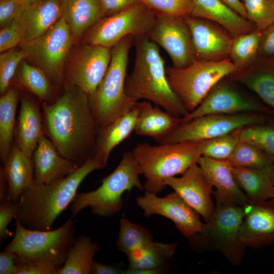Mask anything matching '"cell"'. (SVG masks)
I'll use <instances>...</instances> for the list:
<instances>
[{
	"label": "cell",
	"instance_id": "cell-35",
	"mask_svg": "<svg viewBox=\"0 0 274 274\" xmlns=\"http://www.w3.org/2000/svg\"><path fill=\"white\" fill-rule=\"evenodd\" d=\"M263 30L258 28L233 38L229 59L237 70L245 67L258 58V50Z\"/></svg>",
	"mask_w": 274,
	"mask_h": 274
},
{
	"label": "cell",
	"instance_id": "cell-6",
	"mask_svg": "<svg viewBox=\"0 0 274 274\" xmlns=\"http://www.w3.org/2000/svg\"><path fill=\"white\" fill-rule=\"evenodd\" d=\"M71 217L54 230L40 231L23 227L18 216L16 230L11 242L4 249L16 254V264L41 263L57 268L63 266L75 239V228Z\"/></svg>",
	"mask_w": 274,
	"mask_h": 274
},
{
	"label": "cell",
	"instance_id": "cell-22",
	"mask_svg": "<svg viewBox=\"0 0 274 274\" xmlns=\"http://www.w3.org/2000/svg\"><path fill=\"white\" fill-rule=\"evenodd\" d=\"M62 0H38L25 4L16 19L23 42L34 40L45 33L62 17Z\"/></svg>",
	"mask_w": 274,
	"mask_h": 274
},
{
	"label": "cell",
	"instance_id": "cell-2",
	"mask_svg": "<svg viewBox=\"0 0 274 274\" xmlns=\"http://www.w3.org/2000/svg\"><path fill=\"white\" fill-rule=\"evenodd\" d=\"M134 64L126 78V94L136 101L146 99L176 116L186 117L189 112L169 87L158 45L147 36L134 37Z\"/></svg>",
	"mask_w": 274,
	"mask_h": 274
},
{
	"label": "cell",
	"instance_id": "cell-8",
	"mask_svg": "<svg viewBox=\"0 0 274 274\" xmlns=\"http://www.w3.org/2000/svg\"><path fill=\"white\" fill-rule=\"evenodd\" d=\"M244 215V206L216 203L212 218L204 223L200 232L188 237L189 248L197 252L215 251L232 265L239 264L247 247L239 238Z\"/></svg>",
	"mask_w": 274,
	"mask_h": 274
},
{
	"label": "cell",
	"instance_id": "cell-51",
	"mask_svg": "<svg viewBox=\"0 0 274 274\" xmlns=\"http://www.w3.org/2000/svg\"><path fill=\"white\" fill-rule=\"evenodd\" d=\"M229 9L235 12L242 17L248 19L246 11L239 0H220Z\"/></svg>",
	"mask_w": 274,
	"mask_h": 274
},
{
	"label": "cell",
	"instance_id": "cell-18",
	"mask_svg": "<svg viewBox=\"0 0 274 274\" xmlns=\"http://www.w3.org/2000/svg\"><path fill=\"white\" fill-rule=\"evenodd\" d=\"M188 204L208 223L212 218L215 206L212 199L213 186L197 163L190 167L182 176L169 178L165 181Z\"/></svg>",
	"mask_w": 274,
	"mask_h": 274
},
{
	"label": "cell",
	"instance_id": "cell-55",
	"mask_svg": "<svg viewBox=\"0 0 274 274\" xmlns=\"http://www.w3.org/2000/svg\"><path fill=\"white\" fill-rule=\"evenodd\" d=\"M26 4L31 3L38 0H23Z\"/></svg>",
	"mask_w": 274,
	"mask_h": 274
},
{
	"label": "cell",
	"instance_id": "cell-24",
	"mask_svg": "<svg viewBox=\"0 0 274 274\" xmlns=\"http://www.w3.org/2000/svg\"><path fill=\"white\" fill-rule=\"evenodd\" d=\"M256 93L274 109V56L258 58L250 65L229 76Z\"/></svg>",
	"mask_w": 274,
	"mask_h": 274
},
{
	"label": "cell",
	"instance_id": "cell-36",
	"mask_svg": "<svg viewBox=\"0 0 274 274\" xmlns=\"http://www.w3.org/2000/svg\"><path fill=\"white\" fill-rule=\"evenodd\" d=\"M153 241V236L146 227L133 223L126 218L120 220L117 249L126 256Z\"/></svg>",
	"mask_w": 274,
	"mask_h": 274
},
{
	"label": "cell",
	"instance_id": "cell-54",
	"mask_svg": "<svg viewBox=\"0 0 274 274\" xmlns=\"http://www.w3.org/2000/svg\"><path fill=\"white\" fill-rule=\"evenodd\" d=\"M271 176H272V179L274 185V163L271 165Z\"/></svg>",
	"mask_w": 274,
	"mask_h": 274
},
{
	"label": "cell",
	"instance_id": "cell-46",
	"mask_svg": "<svg viewBox=\"0 0 274 274\" xmlns=\"http://www.w3.org/2000/svg\"><path fill=\"white\" fill-rule=\"evenodd\" d=\"M274 56V22L263 30L258 50V58Z\"/></svg>",
	"mask_w": 274,
	"mask_h": 274
},
{
	"label": "cell",
	"instance_id": "cell-38",
	"mask_svg": "<svg viewBox=\"0 0 274 274\" xmlns=\"http://www.w3.org/2000/svg\"><path fill=\"white\" fill-rule=\"evenodd\" d=\"M240 129L201 141L199 148L202 156L216 160H226L241 141Z\"/></svg>",
	"mask_w": 274,
	"mask_h": 274
},
{
	"label": "cell",
	"instance_id": "cell-50",
	"mask_svg": "<svg viewBox=\"0 0 274 274\" xmlns=\"http://www.w3.org/2000/svg\"><path fill=\"white\" fill-rule=\"evenodd\" d=\"M126 269L121 264H103L93 261L91 274H124Z\"/></svg>",
	"mask_w": 274,
	"mask_h": 274
},
{
	"label": "cell",
	"instance_id": "cell-34",
	"mask_svg": "<svg viewBox=\"0 0 274 274\" xmlns=\"http://www.w3.org/2000/svg\"><path fill=\"white\" fill-rule=\"evenodd\" d=\"M177 243L152 242L141 249L127 256L129 269H153L162 267L174 255Z\"/></svg>",
	"mask_w": 274,
	"mask_h": 274
},
{
	"label": "cell",
	"instance_id": "cell-9",
	"mask_svg": "<svg viewBox=\"0 0 274 274\" xmlns=\"http://www.w3.org/2000/svg\"><path fill=\"white\" fill-rule=\"evenodd\" d=\"M237 70L229 58L220 61L196 59L184 68H165L169 87L189 113L200 105L219 82Z\"/></svg>",
	"mask_w": 274,
	"mask_h": 274
},
{
	"label": "cell",
	"instance_id": "cell-37",
	"mask_svg": "<svg viewBox=\"0 0 274 274\" xmlns=\"http://www.w3.org/2000/svg\"><path fill=\"white\" fill-rule=\"evenodd\" d=\"M226 161L231 166L260 168L270 165L274 160L255 145L240 141Z\"/></svg>",
	"mask_w": 274,
	"mask_h": 274
},
{
	"label": "cell",
	"instance_id": "cell-10",
	"mask_svg": "<svg viewBox=\"0 0 274 274\" xmlns=\"http://www.w3.org/2000/svg\"><path fill=\"white\" fill-rule=\"evenodd\" d=\"M74 43L62 17L43 35L19 46L25 53V59L43 71L54 85L62 88L66 62Z\"/></svg>",
	"mask_w": 274,
	"mask_h": 274
},
{
	"label": "cell",
	"instance_id": "cell-29",
	"mask_svg": "<svg viewBox=\"0 0 274 274\" xmlns=\"http://www.w3.org/2000/svg\"><path fill=\"white\" fill-rule=\"evenodd\" d=\"M1 167L8 184V200H19L24 191L35 184L32 159L14 143L7 160Z\"/></svg>",
	"mask_w": 274,
	"mask_h": 274
},
{
	"label": "cell",
	"instance_id": "cell-20",
	"mask_svg": "<svg viewBox=\"0 0 274 274\" xmlns=\"http://www.w3.org/2000/svg\"><path fill=\"white\" fill-rule=\"evenodd\" d=\"M14 143L29 158H32L39 141L44 135L41 104L27 92H21Z\"/></svg>",
	"mask_w": 274,
	"mask_h": 274
},
{
	"label": "cell",
	"instance_id": "cell-41",
	"mask_svg": "<svg viewBox=\"0 0 274 274\" xmlns=\"http://www.w3.org/2000/svg\"><path fill=\"white\" fill-rule=\"evenodd\" d=\"M248 19L263 30L274 22V0H241Z\"/></svg>",
	"mask_w": 274,
	"mask_h": 274
},
{
	"label": "cell",
	"instance_id": "cell-11",
	"mask_svg": "<svg viewBox=\"0 0 274 274\" xmlns=\"http://www.w3.org/2000/svg\"><path fill=\"white\" fill-rule=\"evenodd\" d=\"M156 21V15L141 2L101 18L86 33L85 43L112 48L127 36H147Z\"/></svg>",
	"mask_w": 274,
	"mask_h": 274
},
{
	"label": "cell",
	"instance_id": "cell-33",
	"mask_svg": "<svg viewBox=\"0 0 274 274\" xmlns=\"http://www.w3.org/2000/svg\"><path fill=\"white\" fill-rule=\"evenodd\" d=\"M100 247L89 236L82 234L76 238L63 266L57 274H91L93 257Z\"/></svg>",
	"mask_w": 274,
	"mask_h": 274
},
{
	"label": "cell",
	"instance_id": "cell-48",
	"mask_svg": "<svg viewBox=\"0 0 274 274\" xmlns=\"http://www.w3.org/2000/svg\"><path fill=\"white\" fill-rule=\"evenodd\" d=\"M59 269L50 265L31 263L17 264L15 274H57Z\"/></svg>",
	"mask_w": 274,
	"mask_h": 274
},
{
	"label": "cell",
	"instance_id": "cell-14",
	"mask_svg": "<svg viewBox=\"0 0 274 274\" xmlns=\"http://www.w3.org/2000/svg\"><path fill=\"white\" fill-rule=\"evenodd\" d=\"M147 36L166 51L175 68L187 67L196 59L185 17L157 15L156 24Z\"/></svg>",
	"mask_w": 274,
	"mask_h": 274
},
{
	"label": "cell",
	"instance_id": "cell-45",
	"mask_svg": "<svg viewBox=\"0 0 274 274\" xmlns=\"http://www.w3.org/2000/svg\"><path fill=\"white\" fill-rule=\"evenodd\" d=\"M26 4L23 0H0V26L2 28L16 18L21 7Z\"/></svg>",
	"mask_w": 274,
	"mask_h": 274
},
{
	"label": "cell",
	"instance_id": "cell-40",
	"mask_svg": "<svg viewBox=\"0 0 274 274\" xmlns=\"http://www.w3.org/2000/svg\"><path fill=\"white\" fill-rule=\"evenodd\" d=\"M26 57L25 52L18 48L10 49L0 55V93L5 94L11 86L12 81L20 63Z\"/></svg>",
	"mask_w": 274,
	"mask_h": 274
},
{
	"label": "cell",
	"instance_id": "cell-39",
	"mask_svg": "<svg viewBox=\"0 0 274 274\" xmlns=\"http://www.w3.org/2000/svg\"><path fill=\"white\" fill-rule=\"evenodd\" d=\"M241 141L251 143L274 160V123L258 124L240 129Z\"/></svg>",
	"mask_w": 274,
	"mask_h": 274
},
{
	"label": "cell",
	"instance_id": "cell-28",
	"mask_svg": "<svg viewBox=\"0 0 274 274\" xmlns=\"http://www.w3.org/2000/svg\"><path fill=\"white\" fill-rule=\"evenodd\" d=\"M61 9L75 43L104 17L100 0H62Z\"/></svg>",
	"mask_w": 274,
	"mask_h": 274
},
{
	"label": "cell",
	"instance_id": "cell-4",
	"mask_svg": "<svg viewBox=\"0 0 274 274\" xmlns=\"http://www.w3.org/2000/svg\"><path fill=\"white\" fill-rule=\"evenodd\" d=\"M201 141L163 143L152 145L138 144L131 152L141 175L146 178L145 191L158 194L167 186L166 179L183 174L197 163L202 156Z\"/></svg>",
	"mask_w": 274,
	"mask_h": 274
},
{
	"label": "cell",
	"instance_id": "cell-26",
	"mask_svg": "<svg viewBox=\"0 0 274 274\" xmlns=\"http://www.w3.org/2000/svg\"><path fill=\"white\" fill-rule=\"evenodd\" d=\"M193 9L189 16L216 22L225 28L233 37L250 32L255 25L229 9L220 0H192Z\"/></svg>",
	"mask_w": 274,
	"mask_h": 274
},
{
	"label": "cell",
	"instance_id": "cell-19",
	"mask_svg": "<svg viewBox=\"0 0 274 274\" xmlns=\"http://www.w3.org/2000/svg\"><path fill=\"white\" fill-rule=\"evenodd\" d=\"M244 208L239 231L241 242L254 249L274 244V198L261 202L248 200Z\"/></svg>",
	"mask_w": 274,
	"mask_h": 274
},
{
	"label": "cell",
	"instance_id": "cell-52",
	"mask_svg": "<svg viewBox=\"0 0 274 274\" xmlns=\"http://www.w3.org/2000/svg\"><path fill=\"white\" fill-rule=\"evenodd\" d=\"M8 201V184L5 174L0 168V203Z\"/></svg>",
	"mask_w": 274,
	"mask_h": 274
},
{
	"label": "cell",
	"instance_id": "cell-32",
	"mask_svg": "<svg viewBox=\"0 0 274 274\" xmlns=\"http://www.w3.org/2000/svg\"><path fill=\"white\" fill-rule=\"evenodd\" d=\"M21 90L11 85L0 98V158L4 164L14 144L16 114Z\"/></svg>",
	"mask_w": 274,
	"mask_h": 274
},
{
	"label": "cell",
	"instance_id": "cell-25",
	"mask_svg": "<svg viewBox=\"0 0 274 274\" xmlns=\"http://www.w3.org/2000/svg\"><path fill=\"white\" fill-rule=\"evenodd\" d=\"M140 109L141 102L138 101L129 111L99 130L92 159L102 168L107 166L113 149L129 138L134 130Z\"/></svg>",
	"mask_w": 274,
	"mask_h": 274
},
{
	"label": "cell",
	"instance_id": "cell-23",
	"mask_svg": "<svg viewBox=\"0 0 274 274\" xmlns=\"http://www.w3.org/2000/svg\"><path fill=\"white\" fill-rule=\"evenodd\" d=\"M31 159L35 184L54 183L79 168L62 156L45 134L39 140Z\"/></svg>",
	"mask_w": 274,
	"mask_h": 274
},
{
	"label": "cell",
	"instance_id": "cell-12",
	"mask_svg": "<svg viewBox=\"0 0 274 274\" xmlns=\"http://www.w3.org/2000/svg\"><path fill=\"white\" fill-rule=\"evenodd\" d=\"M266 120L260 113L207 115L182 121L160 144L208 140Z\"/></svg>",
	"mask_w": 274,
	"mask_h": 274
},
{
	"label": "cell",
	"instance_id": "cell-43",
	"mask_svg": "<svg viewBox=\"0 0 274 274\" xmlns=\"http://www.w3.org/2000/svg\"><path fill=\"white\" fill-rule=\"evenodd\" d=\"M24 41L16 19L0 31V52L2 53L14 48Z\"/></svg>",
	"mask_w": 274,
	"mask_h": 274
},
{
	"label": "cell",
	"instance_id": "cell-5",
	"mask_svg": "<svg viewBox=\"0 0 274 274\" xmlns=\"http://www.w3.org/2000/svg\"><path fill=\"white\" fill-rule=\"evenodd\" d=\"M133 40V36H127L111 48L108 69L95 91L88 95L99 130L129 111L137 102L125 90L129 53Z\"/></svg>",
	"mask_w": 274,
	"mask_h": 274
},
{
	"label": "cell",
	"instance_id": "cell-42",
	"mask_svg": "<svg viewBox=\"0 0 274 274\" xmlns=\"http://www.w3.org/2000/svg\"><path fill=\"white\" fill-rule=\"evenodd\" d=\"M156 15L186 17L193 9L192 0H141Z\"/></svg>",
	"mask_w": 274,
	"mask_h": 274
},
{
	"label": "cell",
	"instance_id": "cell-47",
	"mask_svg": "<svg viewBox=\"0 0 274 274\" xmlns=\"http://www.w3.org/2000/svg\"><path fill=\"white\" fill-rule=\"evenodd\" d=\"M104 17L110 16L132 7L141 0H100Z\"/></svg>",
	"mask_w": 274,
	"mask_h": 274
},
{
	"label": "cell",
	"instance_id": "cell-1",
	"mask_svg": "<svg viewBox=\"0 0 274 274\" xmlns=\"http://www.w3.org/2000/svg\"><path fill=\"white\" fill-rule=\"evenodd\" d=\"M45 135L59 153L78 167L93 158L99 132L88 95L65 84L51 104H41Z\"/></svg>",
	"mask_w": 274,
	"mask_h": 274
},
{
	"label": "cell",
	"instance_id": "cell-27",
	"mask_svg": "<svg viewBox=\"0 0 274 274\" xmlns=\"http://www.w3.org/2000/svg\"><path fill=\"white\" fill-rule=\"evenodd\" d=\"M141 109L134 133L136 135L151 138L161 143L182 122L176 116L160 107L146 101H140Z\"/></svg>",
	"mask_w": 274,
	"mask_h": 274
},
{
	"label": "cell",
	"instance_id": "cell-15",
	"mask_svg": "<svg viewBox=\"0 0 274 274\" xmlns=\"http://www.w3.org/2000/svg\"><path fill=\"white\" fill-rule=\"evenodd\" d=\"M156 194L145 191L143 195L136 197V204L143 211L145 217L154 215L165 217L187 238L202 230L204 223L200 221V215L177 192L173 191L163 197Z\"/></svg>",
	"mask_w": 274,
	"mask_h": 274
},
{
	"label": "cell",
	"instance_id": "cell-17",
	"mask_svg": "<svg viewBox=\"0 0 274 274\" xmlns=\"http://www.w3.org/2000/svg\"><path fill=\"white\" fill-rule=\"evenodd\" d=\"M190 28L196 59L220 61L229 58L233 37L223 26L208 19L185 17Z\"/></svg>",
	"mask_w": 274,
	"mask_h": 274
},
{
	"label": "cell",
	"instance_id": "cell-16",
	"mask_svg": "<svg viewBox=\"0 0 274 274\" xmlns=\"http://www.w3.org/2000/svg\"><path fill=\"white\" fill-rule=\"evenodd\" d=\"M243 112L272 114L267 107L243 95L231 84L222 80L194 110L181 118V120L184 122L210 114H235Z\"/></svg>",
	"mask_w": 274,
	"mask_h": 274
},
{
	"label": "cell",
	"instance_id": "cell-31",
	"mask_svg": "<svg viewBox=\"0 0 274 274\" xmlns=\"http://www.w3.org/2000/svg\"><path fill=\"white\" fill-rule=\"evenodd\" d=\"M13 85L37 97L41 104H51L59 93L46 74L24 59L20 63L12 81Z\"/></svg>",
	"mask_w": 274,
	"mask_h": 274
},
{
	"label": "cell",
	"instance_id": "cell-7",
	"mask_svg": "<svg viewBox=\"0 0 274 274\" xmlns=\"http://www.w3.org/2000/svg\"><path fill=\"white\" fill-rule=\"evenodd\" d=\"M137 162L131 152L123 153L122 159L115 169L102 179L101 185L96 190L77 194L72 202L70 210L74 218L86 207L91 214L101 217L113 216L119 212L124 204V192L137 188L144 190L139 175Z\"/></svg>",
	"mask_w": 274,
	"mask_h": 274
},
{
	"label": "cell",
	"instance_id": "cell-3",
	"mask_svg": "<svg viewBox=\"0 0 274 274\" xmlns=\"http://www.w3.org/2000/svg\"><path fill=\"white\" fill-rule=\"evenodd\" d=\"M102 168L92 159L66 177L51 184H35L20 197L18 216L21 225L31 230L48 231L72 202L79 185L93 171Z\"/></svg>",
	"mask_w": 274,
	"mask_h": 274
},
{
	"label": "cell",
	"instance_id": "cell-53",
	"mask_svg": "<svg viewBox=\"0 0 274 274\" xmlns=\"http://www.w3.org/2000/svg\"><path fill=\"white\" fill-rule=\"evenodd\" d=\"M163 272L162 267L153 269H129L126 268L124 274H160Z\"/></svg>",
	"mask_w": 274,
	"mask_h": 274
},
{
	"label": "cell",
	"instance_id": "cell-21",
	"mask_svg": "<svg viewBox=\"0 0 274 274\" xmlns=\"http://www.w3.org/2000/svg\"><path fill=\"white\" fill-rule=\"evenodd\" d=\"M197 164L209 182L216 189L213 194L216 203L243 206L247 203L246 195L238 186L231 166L226 161L201 156Z\"/></svg>",
	"mask_w": 274,
	"mask_h": 274
},
{
	"label": "cell",
	"instance_id": "cell-44",
	"mask_svg": "<svg viewBox=\"0 0 274 274\" xmlns=\"http://www.w3.org/2000/svg\"><path fill=\"white\" fill-rule=\"evenodd\" d=\"M20 208V199L13 201L8 200L0 205V242L3 243L10 235L8 226L14 218L18 215Z\"/></svg>",
	"mask_w": 274,
	"mask_h": 274
},
{
	"label": "cell",
	"instance_id": "cell-30",
	"mask_svg": "<svg viewBox=\"0 0 274 274\" xmlns=\"http://www.w3.org/2000/svg\"><path fill=\"white\" fill-rule=\"evenodd\" d=\"M272 164L260 168L231 166L234 178L248 200L261 202L274 198Z\"/></svg>",
	"mask_w": 274,
	"mask_h": 274
},
{
	"label": "cell",
	"instance_id": "cell-13",
	"mask_svg": "<svg viewBox=\"0 0 274 274\" xmlns=\"http://www.w3.org/2000/svg\"><path fill=\"white\" fill-rule=\"evenodd\" d=\"M67 59L64 84L77 86L91 94L105 76L111 60V48L84 43L76 46Z\"/></svg>",
	"mask_w": 274,
	"mask_h": 274
},
{
	"label": "cell",
	"instance_id": "cell-49",
	"mask_svg": "<svg viewBox=\"0 0 274 274\" xmlns=\"http://www.w3.org/2000/svg\"><path fill=\"white\" fill-rule=\"evenodd\" d=\"M16 254L3 250L0 253V274H15L17 268Z\"/></svg>",
	"mask_w": 274,
	"mask_h": 274
}]
</instances>
